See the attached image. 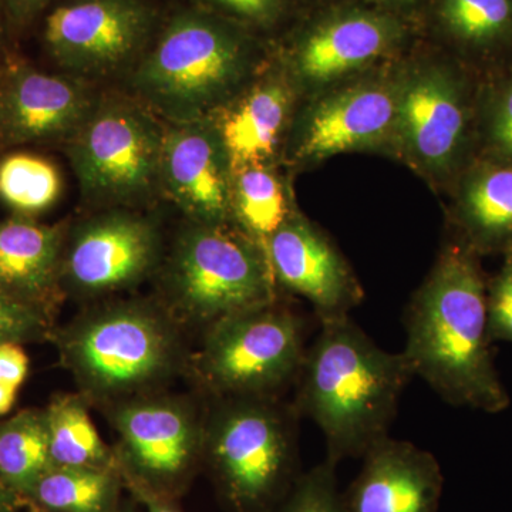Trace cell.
Instances as JSON below:
<instances>
[{
  "label": "cell",
  "instance_id": "6da1fadb",
  "mask_svg": "<svg viewBox=\"0 0 512 512\" xmlns=\"http://www.w3.org/2000/svg\"><path fill=\"white\" fill-rule=\"evenodd\" d=\"M414 377L444 402L501 413L510 394L495 370L487 329V286L470 249L450 247L414 293L404 316Z\"/></svg>",
  "mask_w": 512,
  "mask_h": 512
},
{
  "label": "cell",
  "instance_id": "7a4b0ae2",
  "mask_svg": "<svg viewBox=\"0 0 512 512\" xmlns=\"http://www.w3.org/2000/svg\"><path fill=\"white\" fill-rule=\"evenodd\" d=\"M414 377L404 353L376 345L352 319L320 323L306 349L293 409L322 430L326 460L338 466L389 437L400 397Z\"/></svg>",
  "mask_w": 512,
  "mask_h": 512
},
{
  "label": "cell",
  "instance_id": "3957f363",
  "mask_svg": "<svg viewBox=\"0 0 512 512\" xmlns=\"http://www.w3.org/2000/svg\"><path fill=\"white\" fill-rule=\"evenodd\" d=\"M256 56L255 33L171 0L150 46L126 74L127 93L163 123L211 120L245 89Z\"/></svg>",
  "mask_w": 512,
  "mask_h": 512
},
{
  "label": "cell",
  "instance_id": "277c9868",
  "mask_svg": "<svg viewBox=\"0 0 512 512\" xmlns=\"http://www.w3.org/2000/svg\"><path fill=\"white\" fill-rule=\"evenodd\" d=\"M60 363L87 402L107 407L154 393L185 366L181 323L161 302L110 301L53 329Z\"/></svg>",
  "mask_w": 512,
  "mask_h": 512
},
{
  "label": "cell",
  "instance_id": "5b68a950",
  "mask_svg": "<svg viewBox=\"0 0 512 512\" xmlns=\"http://www.w3.org/2000/svg\"><path fill=\"white\" fill-rule=\"evenodd\" d=\"M205 416L207 463L229 512H269L299 473L293 406L276 397H227Z\"/></svg>",
  "mask_w": 512,
  "mask_h": 512
},
{
  "label": "cell",
  "instance_id": "8992f818",
  "mask_svg": "<svg viewBox=\"0 0 512 512\" xmlns=\"http://www.w3.org/2000/svg\"><path fill=\"white\" fill-rule=\"evenodd\" d=\"M158 272L161 303L181 325L207 328L276 301L264 245L229 224L185 222Z\"/></svg>",
  "mask_w": 512,
  "mask_h": 512
},
{
  "label": "cell",
  "instance_id": "52a82bcc",
  "mask_svg": "<svg viewBox=\"0 0 512 512\" xmlns=\"http://www.w3.org/2000/svg\"><path fill=\"white\" fill-rule=\"evenodd\" d=\"M164 123L130 94H100L66 144V154L87 204L137 208L160 190Z\"/></svg>",
  "mask_w": 512,
  "mask_h": 512
},
{
  "label": "cell",
  "instance_id": "ba28073f",
  "mask_svg": "<svg viewBox=\"0 0 512 512\" xmlns=\"http://www.w3.org/2000/svg\"><path fill=\"white\" fill-rule=\"evenodd\" d=\"M302 318L274 301L204 328L194 373L215 399L278 397L305 359Z\"/></svg>",
  "mask_w": 512,
  "mask_h": 512
},
{
  "label": "cell",
  "instance_id": "9c48e42d",
  "mask_svg": "<svg viewBox=\"0 0 512 512\" xmlns=\"http://www.w3.org/2000/svg\"><path fill=\"white\" fill-rule=\"evenodd\" d=\"M161 0H56L39 20L40 45L59 72L93 83L127 74L156 36Z\"/></svg>",
  "mask_w": 512,
  "mask_h": 512
},
{
  "label": "cell",
  "instance_id": "30bf717a",
  "mask_svg": "<svg viewBox=\"0 0 512 512\" xmlns=\"http://www.w3.org/2000/svg\"><path fill=\"white\" fill-rule=\"evenodd\" d=\"M121 476L175 498L202 463L205 416L181 396L157 392L107 407Z\"/></svg>",
  "mask_w": 512,
  "mask_h": 512
},
{
  "label": "cell",
  "instance_id": "8fae6325",
  "mask_svg": "<svg viewBox=\"0 0 512 512\" xmlns=\"http://www.w3.org/2000/svg\"><path fill=\"white\" fill-rule=\"evenodd\" d=\"M164 239L154 218L137 208H106L69 225L60 262L63 296L106 298L157 274Z\"/></svg>",
  "mask_w": 512,
  "mask_h": 512
},
{
  "label": "cell",
  "instance_id": "7c38bea8",
  "mask_svg": "<svg viewBox=\"0 0 512 512\" xmlns=\"http://www.w3.org/2000/svg\"><path fill=\"white\" fill-rule=\"evenodd\" d=\"M99 99L87 80L16 59L0 70V147L66 144Z\"/></svg>",
  "mask_w": 512,
  "mask_h": 512
},
{
  "label": "cell",
  "instance_id": "4fadbf2b",
  "mask_svg": "<svg viewBox=\"0 0 512 512\" xmlns=\"http://www.w3.org/2000/svg\"><path fill=\"white\" fill-rule=\"evenodd\" d=\"M232 165L212 120L164 123L160 190L187 221L229 224Z\"/></svg>",
  "mask_w": 512,
  "mask_h": 512
},
{
  "label": "cell",
  "instance_id": "5bb4252c",
  "mask_svg": "<svg viewBox=\"0 0 512 512\" xmlns=\"http://www.w3.org/2000/svg\"><path fill=\"white\" fill-rule=\"evenodd\" d=\"M265 251L276 284L311 302L319 323L348 318L362 301L338 249L303 218L292 214L265 242Z\"/></svg>",
  "mask_w": 512,
  "mask_h": 512
},
{
  "label": "cell",
  "instance_id": "9a60e30c",
  "mask_svg": "<svg viewBox=\"0 0 512 512\" xmlns=\"http://www.w3.org/2000/svg\"><path fill=\"white\" fill-rule=\"evenodd\" d=\"M404 26L384 10L349 9L312 23L293 39L289 62L305 82L329 83L399 45Z\"/></svg>",
  "mask_w": 512,
  "mask_h": 512
},
{
  "label": "cell",
  "instance_id": "2e32d148",
  "mask_svg": "<svg viewBox=\"0 0 512 512\" xmlns=\"http://www.w3.org/2000/svg\"><path fill=\"white\" fill-rule=\"evenodd\" d=\"M343 493L346 512H439L444 477L430 451L386 437Z\"/></svg>",
  "mask_w": 512,
  "mask_h": 512
},
{
  "label": "cell",
  "instance_id": "e0dca14e",
  "mask_svg": "<svg viewBox=\"0 0 512 512\" xmlns=\"http://www.w3.org/2000/svg\"><path fill=\"white\" fill-rule=\"evenodd\" d=\"M466 126L463 97L441 70L414 73L397 93L396 128L407 150L424 167L444 170L453 163Z\"/></svg>",
  "mask_w": 512,
  "mask_h": 512
},
{
  "label": "cell",
  "instance_id": "ac0fdd59",
  "mask_svg": "<svg viewBox=\"0 0 512 512\" xmlns=\"http://www.w3.org/2000/svg\"><path fill=\"white\" fill-rule=\"evenodd\" d=\"M397 93L380 84H363L332 94L316 104L296 144L301 161L322 160L333 154L379 143L396 128Z\"/></svg>",
  "mask_w": 512,
  "mask_h": 512
},
{
  "label": "cell",
  "instance_id": "d6986e66",
  "mask_svg": "<svg viewBox=\"0 0 512 512\" xmlns=\"http://www.w3.org/2000/svg\"><path fill=\"white\" fill-rule=\"evenodd\" d=\"M67 228L15 214L0 221V293L53 315L64 298L60 262Z\"/></svg>",
  "mask_w": 512,
  "mask_h": 512
},
{
  "label": "cell",
  "instance_id": "ffe728a7",
  "mask_svg": "<svg viewBox=\"0 0 512 512\" xmlns=\"http://www.w3.org/2000/svg\"><path fill=\"white\" fill-rule=\"evenodd\" d=\"M292 93L278 74L245 87L212 117L232 170L269 164L291 113Z\"/></svg>",
  "mask_w": 512,
  "mask_h": 512
},
{
  "label": "cell",
  "instance_id": "44dd1931",
  "mask_svg": "<svg viewBox=\"0 0 512 512\" xmlns=\"http://www.w3.org/2000/svg\"><path fill=\"white\" fill-rule=\"evenodd\" d=\"M461 225L474 248L512 251V164L481 168L460 202Z\"/></svg>",
  "mask_w": 512,
  "mask_h": 512
},
{
  "label": "cell",
  "instance_id": "7402d4cb",
  "mask_svg": "<svg viewBox=\"0 0 512 512\" xmlns=\"http://www.w3.org/2000/svg\"><path fill=\"white\" fill-rule=\"evenodd\" d=\"M89 407L86 397L77 392L57 394L43 409L53 467L119 468L116 453L101 439Z\"/></svg>",
  "mask_w": 512,
  "mask_h": 512
},
{
  "label": "cell",
  "instance_id": "603a6c76",
  "mask_svg": "<svg viewBox=\"0 0 512 512\" xmlns=\"http://www.w3.org/2000/svg\"><path fill=\"white\" fill-rule=\"evenodd\" d=\"M123 485L119 468L52 467L25 501L43 512H109Z\"/></svg>",
  "mask_w": 512,
  "mask_h": 512
},
{
  "label": "cell",
  "instance_id": "cb8c5ba5",
  "mask_svg": "<svg viewBox=\"0 0 512 512\" xmlns=\"http://www.w3.org/2000/svg\"><path fill=\"white\" fill-rule=\"evenodd\" d=\"M231 215L239 229L264 248L268 238L291 217L284 184L269 164L232 170Z\"/></svg>",
  "mask_w": 512,
  "mask_h": 512
},
{
  "label": "cell",
  "instance_id": "d4e9b609",
  "mask_svg": "<svg viewBox=\"0 0 512 512\" xmlns=\"http://www.w3.org/2000/svg\"><path fill=\"white\" fill-rule=\"evenodd\" d=\"M52 467L43 410H22L0 424V481L23 501Z\"/></svg>",
  "mask_w": 512,
  "mask_h": 512
},
{
  "label": "cell",
  "instance_id": "484cf974",
  "mask_svg": "<svg viewBox=\"0 0 512 512\" xmlns=\"http://www.w3.org/2000/svg\"><path fill=\"white\" fill-rule=\"evenodd\" d=\"M63 178L49 158L28 151L0 157V201L15 215L35 218L62 197Z\"/></svg>",
  "mask_w": 512,
  "mask_h": 512
},
{
  "label": "cell",
  "instance_id": "4316f807",
  "mask_svg": "<svg viewBox=\"0 0 512 512\" xmlns=\"http://www.w3.org/2000/svg\"><path fill=\"white\" fill-rule=\"evenodd\" d=\"M437 16L448 35L476 49L512 39V0H439Z\"/></svg>",
  "mask_w": 512,
  "mask_h": 512
},
{
  "label": "cell",
  "instance_id": "83f0119b",
  "mask_svg": "<svg viewBox=\"0 0 512 512\" xmlns=\"http://www.w3.org/2000/svg\"><path fill=\"white\" fill-rule=\"evenodd\" d=\"M269 512H346L336 481V466L326 460L301 474Z\"/></svg>",
  "mask_w": 512,
  "mask_h": 512
},
{
  "label": "cell",
  "instance_id": "f1b7e54d",
  "mask_svg": "<svg viewBox=\"0 0 512 512\" xmlns=\"http://www.w3.org/2000/svg\"><path fill=\"white\" fill-rule=\"evenodd\" d=\"M221 18L231 20L249 32H269L288 15L291 0H181Z\"/></svg>",
  "mask_w": 512,
  "mask_h": 512
},
{
  "label": "cell",
  "instance_id": "f546056e",
  "mask_svg": "<svg viewBox=\"0 0 512 512\" xmlns=\"http://www.w3.org/2000/svg\"><path fill=\"white\" fill-rule=\"evenodd\" d=\"M53 329L49 312L0 293V345L45 342Z\"/></svg>",
  "mask_w": 512,
  "mask_h": 512
},
{
  "label": "cell",
  "instance_id": "4dcf8cb0",
  "mask_svg": "<svg viewBox=\"0 0 512 512\" xmlns=\"http://www.w3.org/2000/svg\"><path fill=\"white\" fill-rule=\"evenodd\" d=\"M488 338L512 343V251L487 288Z\"/></svg>",
  "mask_w": 512,
  "mask_h": 512
},
{
  "label": "cell",
  "instance_id": "1f68e13d",
  "mask_svg": "<svg viewBox=\"0 0 512 512\" xmlns=\"http://www.w3.org/2000/svg\"><path fill=\"white\" fill-rule=\"evenodd\" d=\"M29 373V357L18 343L0 345V416L15 406L16 397Z\"/></svg>",
  "mask_w": 512,
  "mask_h": 512
},
{
  "label": "cell",
  "instance_id": "d6a6232c",
  "mask_svg": "<svg viewBox=\"0 0 512 512\" xmlns=\"http://www.w3.org/2000/svg\"><path fill=\"white\" fill-rule=\"evenodd\" d=\"M490 137L498 153L512 164V82L501 90L491 111Z\"/></svg>",
  "mask_w": 512,
  "mask_h": 512
},
{
  "label": "cell",
  "instance_id": "836d02e7",
  "mask_svg": "<svg viewBox=\"0 0 512 512\" xmlns=\"http://www.w3.org/2000/svg\"><path fill=\"white\" fill-rule=\"evenodd\" d=\"M56 0H0L15 39L37 25Z\"/></svg>",
  "mask_w": 512,
  "mask_h": 512
},
{
  "label": "cell",
  "instance_id": "e575fe53",
  "mask_svg": "<svg viewBox=\"0 0 512 512\" xmlns=\"http://www.w3.org/2000/svg\"><path fill=\"white\" fill-rule=\"evenodd\" d=\"M123 477V483L127 490L134 495V498L146 508V512H183L175 504L174 498L158 494L146 485L138 483L133 478Z\"/></svg>",
  "mask_w": 512,
  "mask_h": 512
},
{
  "label": "cell",
  "instance_id": "d590c367",
  "mask_svg": "<svg viewBox=\"0 0 512 512\" xmlns=\"http://www.w3.org/2000/svg\"><path fill=\"white\" fill-rule=\"evenodd\" d=\"M15 42V36L12 35L8 19H6L2 3H0V70L5 69L6 66L18 59L15 56Z\"/></svg>",
  "mask_w": 512,
  "mask_h": 512
},
{
  "label": "cell",
  "instance_id": "8d00e7d4",
  "mask_svg": "<svg viewBox=\"0 0 512 512\" xmlns=\"http://www.w3.org/2000/svg\"><path fill=\"white\" fill-rule=\"evenodd\" d=\"M23 498L0 481V512H16Z\"/></svg>",
  "mask_w": 512,
  "mask_h": 512
},
{
  "label": "cell",
  "instance_id": "74e56055",
  "mask_svg": "<svg viewBox=\"0 0 512 512\" xmlns=\"http://www.w3.org/2000/svg\"><path fill=\"white\" fill-rule=\"evenodd\" d=\"M379 2L393 9H410L413 8L419 0H379Z\"/></svg>",
  "mask_w": 512,
  "mask_h": 512
},
{
  "label": "cell",
  "instance_id": "f35d334b",
  "mask_svg": "<svg viewBox=\"0 0 512 512\" xmlns=\"http://www.w3.org/2000/svg\"><path fill=\"white\" fill-rule=\"evenodd\" d=\"M109 512H133V511H130V510H124V508H121L120 505H117L116 508H114V510H111Z\"/></svg>",
  "mask_w": 512,
  "mask_h": 512
},
{
  "label": "cell",
  "instance_id": "ab89813d",
  "mask_svg": "<svg viewBox=\"0 0 512 512\" xmlns=\"http://www.w3.org/2000/svg\"><path fill=\"white\" fill-rule=\"evenodd\" d=\"M3 70V69H2Z\"/></svg>",
  "mask_w": 512,
  "mask_h": 512
}]
</instances>
